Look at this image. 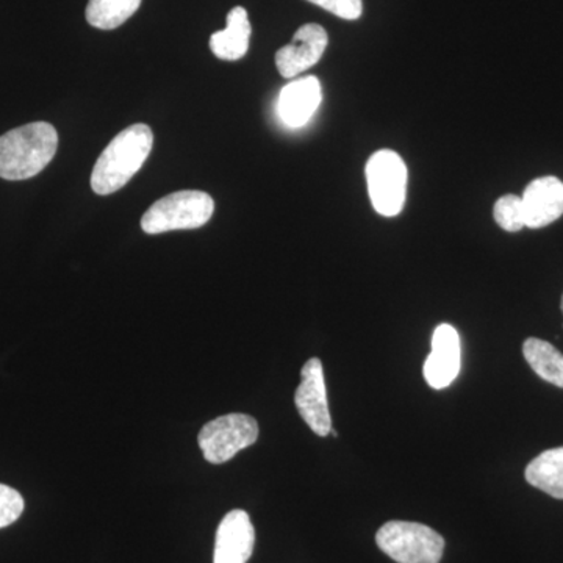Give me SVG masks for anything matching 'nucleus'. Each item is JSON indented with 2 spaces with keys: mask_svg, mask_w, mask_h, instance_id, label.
Listing matches in <instances>:
<instances>
[{
  "mask_svg": "<svg viewBox=\"0 0 563 563\" xmlns=\"http://www.w3.org/2000/svg\"><path fill=\"white\" fill-rule=\"evenodd\" d=\"M152 144L154 133L146 124H133L118 133L96 162L92 191L107 196L125 187L150 157Z\"/></svg>",
  "mask_w": 563,
  "mask_h": 563,
  "instance_id": "f257e3e1",
  "label": "nucleus"
},
{
  "mask_svg": "<svg viewBox=\"0 0 563 563\" xmlns=\"http://www.w3.org/2000/svg\"><path fill=\"white\" fill-rule=\"evenodd\" d=\"M58 150V133L49 122H31L0 136V177L25 180L43 172Z\"/></svg>",
  "mask_w": 563,
  "mask_h": 563,
  "instance_id": "f03ea898",
  "label": "nucleus"
},
{
  "mask_svg": "<svg viewBox=\"0 0 563 563\" xmlns=\"http://www.w3.org/2000/svg\"><path fill=\"white\" fill-rule=\"evenodd\" d=\"M214 202L203 191H177L158 199L141 218V229L147 235L185 229H199L213 217Z\"/></svg>",
  "mask_w": 563,
  "mask_h": 563,
  "instance_id": "7ed1b4c3",
  "label": "nucleus"
},
{
  "mask_svg": "<svg viewBox=\"0 0 563 563\" xmlns=\"http://www.w3.org/2000/svg\"><path fill=\"white\" fill-rule=\"evenodd\" d=\"M376 543L398 563H440L444 553L443 537L412 521H388L377 531Z\"/></svg>",
  "mask_w": 563,
  "mask_h": 563,
  "instance_id": "20e7f679",
  "label": "nucleus"
},
{
  "mask_svg": "<svg viewBox=\"0 0 563 563\" xmlns=\"http://www.w3.org/2000/svg\"><path fill=\"white\" fill-rule=\"evenodd\" d=\"M258 433L261 429L255 418L229 413L207 422L199 432L198 443L207 462L221 465L257 442Z\"/></svg>",
  "mask_w": 563,
  "mask_h": 563,
  "instance_id": "39448f33",
  "label": "nucleus"
},
{
  "mask_svg": "<svg viewBox=\"0 0 563 563\" xmlns=\"http://www.w3.org/2000/svg\"><path fill=\"white\" fill-rule=\"evenodd\" d=\"M366 181L374 210L383 217H396L406 203L407 166L396 152L383 150L366 163Z\"/></svg>",
  "mask_w": 563,
  "mask_h": 563,
  "instance_id": "423d86ee",
  "label": "nucleus"
},
{
  "mask_svg": "<svg viewBox=\"0 0 563 563\" xmlns=\"http://www.w3.org/2000/svg\"><path fill=\"white\" fill-rule=\"evenodd\" d=\"M301 384L295 395L296 409L318 437H328L332 431L325 390L324 368L320 358L313 357L302 366Z\"/></svg>",
  "mask_w": 563,
  "mask_h": 563,
  "instance_id": "0eeeda50",
  "label": "nucleus"
},
{
  "mask_svg": "<svg viewBox=\"0 0 563 563\" xmlns=\"http://www.w3.org/2000/svg\"><path fill=\"white\" fill-rule=\"evenodd\" d=\"M462 366L461 336L451 324L437 325L432 335V351L424 362L426 383L435 390L450 387L457 379Z\"/></svg>",
  "mask_w": 563,
  "mask_h": 563,
  "instance_id": "6e6552de",
  "label": "nucleus"
},
{
  "mask_svg": "<svg viewBox=\"0 0 563 563\" xmlns=\"http://www.w3.org/2000/svg\"><path fill=\"white\" fill-rule=\"evenodd\" d=\"M328 32L320 24H306L292 36L287 46L276 54V66L284 79L306 73L321 60L328 47Z\"/></svg>",
  "mask_w": 563,
  "mask_h": 563,
  "instance_id": "1a4fd4ad",
  "label": "nucleus"
},
{
  "mask_svg": "<svg viewBox=\"0 0 563 563\" xmlns=\"http://www.w3.org/2000/svg\"><path fill=\"white\" fill-rule=\"evenodd\" d=\"M255 544L250 514L231 510L218 526L213 563H247Z\"/></svg>",
  "mask_w": 563,
  "mask_h": 563,
  "instance_id": "9d476101",
  "label": "nucleus"
},
{
  "mask_svg": "<svg viewBox=\"0 0 563 563\" xmlns=\"http://www.w3.org/2000/svg\"><path fill=\"white\" fill-rule=\"evenodd\" d=\"M521 201L526 228H547L563 214V184L558 177H540L526 187Z\"/></svg>",
  "mask_w": 563,
  "mask_h": 563,
  "instance_id": "9b49d317",
  "label": "nucleus"
},
{
  "mask_svg": "<svg viewBox=\"0 0 563 563\" xmlns=\"http://www.w3.org/2000/svg\"><path fill=\"white\" fill-rule=\"evenodd\" d=\"M321 101L320 80L313 76L302 77L282 88L277 111L285 124L290 128H302L312 120Z\"/></svg>",
  "mask_w": 563,
  "mask_h": 563,
  "instance_id": "f8f14e48",
  "label": "nucleus"
},
{
  "mask_svg": "<svg viewBox=\"0 0 563 563\" xmlns=\"http://www.w3.org/2000/svg\"><path fill=\"white\" fill-rule=\"evenodd\" d=\"M251 32L247 11L243 7H235L228 14V27L211 35L210 49L220 60H240L250 49Z\"/></svg>",
  "mask_w": 563,
  "mask_h": 563,
  "instance_id": "ddd939ff",
  "label": "nucleus"
},
{
  "mask_svg": "<svg viewBox=\"0 0 563 563\" xmlns=\"http://www.w3.org/2000/svg\"><path fill=\"white\" fill-rule=\"evenodd\" d=\"M525 477L532 487L555 499H563V446L537 455L526 466Z\"/></svg>",
  "mask_w": 563,
  "mask_h": 563,
  "instance_id": "4468645a",
  "label": "nucleus"
},
{
  "mask_svg": "<svg viewBox=\"0 0 563 563\" xmlns=\"http://www.w3.org/2000/svg\"><path fill=\"white\" fill-rule=\"evenodd\" d=\"M523 355L537 376L563 388V354L558 347L531 336L523 344Z\"/></svg>",
  "mask_w": 563,
  "mask_h": 563,
  "instance_id": "2eb2a0df",
  "label": "nucleus"
},
{
  "mask_svg": "<svg viewBox=\"0 0 563 563\" xmlns=\"http://www.w3.org/2000/svg\"><path fill=\"white\" fill-rule=\"evenodd\" d=\"M141 0H90L85 11L88 24L101 31H113L140 9Z\"/></svg>",
  "mask_w": 563,
  "mask_h": 563,
  "instance_id": "dca6fc26",
  "label": "nucleus"
},
{
  "mask_svg": "<svg viewBox=\"0 0 563 563\" xmlns=\"http://www.w3.org/2000/svg\"><path fill=\"white\" fill-rule=\"evenodd\" d=\"M493 217L504 231L520 232L526 228L523 201L518 196L506 195L499 198L495 203Z\"/></svg>",
  "mask_w": 563,
  "mask_h": 563,
  "instance_id": "f3484780",
  "label": "nucleus"
},
{
  "mask_svg": "<svg viewBox=\"0 0 563 563\" xmlns=\"http://www.w3.org/2000/svg\"><path fill=\"white\" fill-rule=\"evenodd\" d=\"M24 507V498H22L20 492L14 490L9 485L0 484V529L20 520Z\"/></svg>",
  "mask_w": 563,
  "mask_h": 563,
  "instance_id": "a211bd4d",
  "label": "nucleus"
},
{
  "mask_svg": "<svg viewBox=\"0 0 563 563\" xmlns=\"http://www.w3.org/2000/svg\"><path fill=\"white\" fill-rule=\"evenodd\" d=\"M329 13L346 21H355L362 16V0H309Z\"/></svg>",
  "mask_w": 563,
  "mask_h": 563,
  "instance_id": "6ab92c4d",
  "label": "nucleus"
},
{
  "mask_svg": "<svg viewBox=\"0 0 563 563\" xmlns=\"http://www.w3.org/2000/svg\"><path fill=\"white\" fill-rule=\"evenodd\" d=\"M561 309H562V312H563V296H562Z\"/></svg>",
  "mask_w": 563,
  "mask_h": 563,
  "instance_id": "aec40b11",
  "label": "nucleus"
}]
</instances>
